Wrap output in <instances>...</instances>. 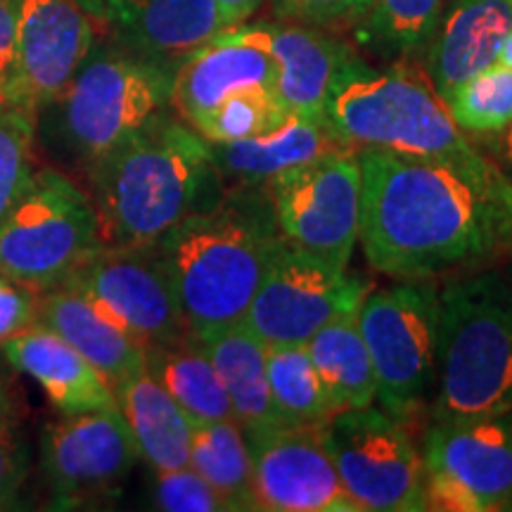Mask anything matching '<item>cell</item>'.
<instances>
[{"mask_svg": "<svg viewBox=\"0 0 512 512\" xmlns=\"http://www.w3.org/2000/svg\"><path fill=\"white\" fill-rule=\"evenodd\" d=\"M358 162V242L375 271L422 280L512 252V211L451 169L380 147H358Z\"/></svg>", "mask_w": 512, "mask_h": 512, "instance_id": "6da1fadb", "label": "cell"}, {"mask_svg": "<svg viewBox=\"0 0 512 512\" xmlns=\"http://www.w3.org/2000/svg\"><path fill=\"white\" fill-rule=\"evenodd\" d=\"M280 245L268 190L221 185L214 200L152 247L171 275L190 332L207 339L245 320Z\"/></svg>", "mask_w": 512, "mask_h": 512, "instance_id": "7a4b0ae2", "label": "cell"}, {"mask_svg": "<svg viewBox=\"0 0 512 512\" xmlns=\"http://www.w3.org/2000/svg\"><path fill=\"white\" fill-rule=\"evenodd\" d=\"M325 119L349 147H380L427 159L512 211V183L448 114L432 81L413 62L368 67L361 57L339 74Z\"/></svg>", "mask_w": 512, "mask_h": 512, "instance_id": "3957f363", "label": "cell"}, {"mask_svg": "<svg viewBox=\"0 0 512 512\" xmlns=\"http://www.w3.org/2000/svg\"><path fill=\"white\" fill-rule=\"evenodd\" d=\"M86 171L105 245H155L221 192L209 143L171 112Z\"/></svg>", "mask_w": 512, "mask_h": 512, "instance_id": "277c9868", "label": "cell"}, {"mask_svg": "<svg viewBox=\"0 0 512 512\" xmlns=\"http://www.w3.org/2000/svg\"><path fill=\"white\" fill-rule=\"evenodd\" d=\"M512 411V283L496 273L439 292L434 422Z\"/></svg>", "mask_w": 512, "mask_h": 512, "instance_id": "5b68a950", "label": "cell"}, {"mask_svg": "<svg viewBox=\"0 0 512 512\" xmlns=\"http://www.w3.org/2000/svg\"><path fill=\"white\" fill-rule=\"evenodd\" d=\"M174 69L117 46L91 48L53 105L38 112L46 138L86 166L162 117L171 107Z\"/></svg>", "mask_w": 512, "mask_h": 512, "instance_id": "8992f818", "label": "cell"}, {"mask_svg": "<svg viewBox=\"0 0 512 512\" xmlns=\"http://www.w3.org/2000/svg\"><path fill=\"white\" fill-rule=\"evenodd\" d=\"M102 245L91 197L55 169H36L0 221V275L43 294Z\"/></svg>", "mask_w": 512, "mask_h": 512, "instance_id": "52a82bcc", "label": "cell"}, {"mask_svg": "<svg viewBox=\"0 0 512 512\" xmlns=\"http://www.w3.org/2000/svg\"><path fill=\"white\" fill-rule=\"evenodd\" d=\"M358 325L373 358L375 401L394 418H411L437 377L439 290L406 280L366 294Z\"/></svg>", "mask_w": 512, "mask_h": 512, "instance_id": "ba28073f", "label": "cell"}, {"mask_svg": "<svg viewBox=\"0 0 512 512\" xmlns=\"http://www.w3.org/2000/svg\"><path fill=\"white\" fill-rule=\"evenodd\" d=\"M318 430L358 510H430L425 463L399 418L373 406L344 408L320 422Z\"/></svg>", "mask_w": 512, "mask_h": 512, "instance_id": "9c48e42d", "label": "cell"}, {"mask_svg": "<svg viewBox=\"0 0 512 512\" xmlns=\"http://www.w3.org/2000/svg\"><path fill=\"white\" fill-rule=\"evenodd\" d=\"M278 230L287 245L337 268H347L361 233L358 147L294 166L268 188Z\"/></svg>", "mask_w": 512, "mask_h": 512, "instance_id": "30bf717a", "label": "cell"}, {"mask_svg": "<svg viewBox=\"0 0 512 512\" xmlns=\"http://www.w3.org/2000/svg\"><path fill=\"white\" fill-rule=\"evenodd\" d=\"M64 285L91 299L145 349L192 335L171 275L152 245L102 242Z\"/></svg>", "mask_w": 512, "mask_h": 512, "instance_id": "8fae6325", "label": "cell"}, {"mask_svg": "<svg viewBox=\"0 0 512 512\" xmlns=\"http://www.w3.org/2000/svg\"><path fill=\"white\" fill-rule=\"evenodd\" d=\"M430 510L489 512L512 505V411L434 422L425 441Z\"/></svg>", "mask_w": 512, "mask_h": 512, "instance_id": "7c38bea8", "label": "cell"}, {"mask_svg": "<svg viewBox=\"0 0 512 512\" xmlns=\"http://www.w3.org/2000/svg\"><path fill=\"white\" fill-rule=\"evenodd\" d=\"M368 283L283 240L245 323L264 344H306L339 313L358 309Z\"/></svg>", "mask_w": 512, "mask_h": 512, "instance_id": "4fadbf2b", "label": "cell"}, {"mask_svg": "<svg viewBox=\"0 0 512 512\" xmlns=\"http://www.w3.org/2000/svg\"><path fill=\"white\" fill-rule=\"evenodd\" d=\"M138 460L119 408L64 415L43 434L41 470L57 510L112 496Z\"/></svg>", "mask_w": 512, "mask_h": 512, "instance_id": "5bb4252c", "label": "cell"}, {"mask_svg": "<svg viewBox=\"0 0 512 512\" xmlns=\"http://www.w3.org/2000/svg\"><path fill=\"white\" fill-rule=\"evenodd\" d=\"M245 437L256 510L361 512L339 482L318 425H278Z\"/></svg>", "mask_w": 512, "mask_h": 512, "instance_id": "9a60e30c", "label": "cell"}, {"mask_svg": "<svg viewBox=\"0 0 512 512\" xmlns=\"http://www.w3.org/2000/svg\"><path fill=\"white\" fill-rule=\"evenodd\" d=\"M17 69L5 100L38 117L67 91L91 53L93 19L76 0H15Z\"/></svg>", "mask_w": 512, "mask_h": 512, "instance_id": "2e32d148", "label": "cell"}, {"mask_svg": "<svg viewBox=\"0 0 512 512\" xmlns=\"http://www.w3.org/2000/svg\"><path fill=\"white\" fill-rule=\"evenodd\" d=\"M278 64V95L285 107L299 117L328 124L325 110L339 74L356 60L354 48L325 29L297 22L242 24Z\"/></svg>", "mask_w": 512, "mask_h": 512, "instance_id": "e0dca14e", "label": "cell"}, {"mask_svg": "<svg viewBox=\"0 0 512 512\" xmlns=\"http://www.w3.org/2000/svg\"><path fill=\"white\" fill-rule=\"evenodd\" d=\"M275 86L278 64L273 55L240 24L223 29L178 64L171 86V107L185 124L192 126L230 95L247 88Z\"/></svg>", "mask_w": 512, "mask_h": 512, "instance_id": "ac0fdd59", "label": "cell"}, {"mask_svg": "<svg viewBox=\"0 0 512 512\" xmlns=\"http://www.w3.org/2000/svg\"><path fill=\"white\" fill-rule=\"evenodd\" d=\"M105 27L121 48L176 69L226 24L219 0H112Z\"/></svg>", "mask_w": 512, "mask_h": 512, "instance_id": "d6986e66", "label": "cell"}, {"mask_svg": "<svg viewBox=\"0 0 512 512\" xmlns=\"http://www.w3.org/2000/svg\"><path fill=\"white\" fill-rule=\"evenodd\" d=\"M512 29V0H451L425 50V74L441 98L496 64Z\"/></svg>", "mask_w": 512, "mask_h": 512, "instance_id": "ffe728a7", "label": "cell"}, {"mask_svg": "<svg viewBox=\"0 0 512 512\" xmlns=\"http://www.w3.org/2000/svg\"><path fill=\"white\" fill-rule=\"evenodd\" d=\"M342 147L349 145H344L325 121L290 114L283 126L261 136L209 143V155L223 188L268 190L285 171Z\"/></svg>", "mask_w": 512, "mask_h": 512, "instance_id": "44dd1931", "label": "cell"}, {"mask_svg": "<svg viewBox=\"0 0 512 512\" xmlns=\"http://www.w3.org/2000/svg\"><path fill=\"white\" fill-rule=\"evenodd\" d=\"M0 347L10 366L41 384L62 415L119 408L112 384L57 332L36 323Z\"/></svg>", "mask_w": 512, "mask_h": 512, "instance_id": "7402d4cb", "label": "cell"}, {"mask_svg": "<svg viewBox=\"0 0 512 512\" xmlns=\"http://www.w3.org/2000/svg\"><path fill=\"white\" fill-rule=\"evenodd\" d=\"M38 325L53 330L112 387L147 368V349L105 316L91 299L60 285L38 297Z\"/></svg>", "mask_w": 512, "mask_h": 512, "instance_id": "603a6c76", "label": "cell"}, {"mask_svg": "<svg viewBox=\"0 0 512 512\" xmlns=\"http://www.w3.org/2000/svg\"><path fill=\"white\" fill-rule=\"evenodd\" d=\"M119 411L138 446V456L155 472L190 465L192 420L147 370L114 387Z\"/></svg>", "mask_w": 512, "mask_h": 512, "instance_id": "cb8c5ba5", "label": "cell"}, {"mask_svg": "<svg viewBox=\"0 0 512 512\" xmlns=\"http://www.w3.org/2000/svg\"><path fill=\"white\" fill-rule=\"evenodd\" d=\"M233 406L242 432H264L285 425L275 408L266 377V344L245 320L200 339Z\"/></svg>", "mask_w": 512, "mask_h": 512, "instance_id": "d4e9b609", "label": "cell"}, {"mask_svg": "<svg viewBox=\"0 0 512 512\" xmlns=\"http://www.w3.org/2000/svg\"><path fill=\"white\" fill-rule=\"evenodd\" d=\"M145 370L183 408L192 425L235 420L226 387L197 337L150 347Z\"/></svg>", "mask_w": 512, "mask_h": 512, "instance_id": "484cf974", "label": "cell"}, {"mask_svg": "<svg viewBox=\"0 0 512 512\" xmlns=\"http://www.w3.org/2000/svg\"><path fill=\"white\" fill-rule=\"evenodd\" d=\"M311 361L337 411L375 403V368L358 325V309L339 313L309 342Z\"/></svg>", "mask_w": 512, "mask_h": 512, "instance_id": "4316f807", "label": "cell"}, {"mask_svg": "<svg viewBox=\"0 0 512 512\" xmlns=\"http://www.w3.org/2000/svg\"><path fill=\"white\" fill-rule=\"evenodd\" d=\"M190 467L226 501L228 510H256L252 453L238 420L195 425Z\"/></svg>", "mask_w": 512, "mask_h": 512, "instance_id": "83f0119b", "label": "cell"}, {"mask_svg": "<svg viewBox=\"0 0 512 512\" xmlns=\"http://www.w3.org/2000/svg\"><path fill=\"white\" fill-rule=\"evenodd\" d=\"M444 0H373L354 31L382 60L413 62L430 46Z\"/></svg>", "mask_w": 512, "mask_h": 512, "instance_id": "f1b7e54d", "label": "cell"}, {"mask_svg": "<svg viewBox=\"0 0 512 512\" xmlns=\"http://www.w3.org/2000/svg\"><path fill=\"white\" fill-rule=\"evenodd\" d=\"M266 377L285 425H320L335 413L306 344H266Z\"/></svg>", "mask_w": 512, "mask_h": 512, "instance_id": "f546056e", "label": "cell"}, {"mask_svg": "<svg viewBox=\"0 0 512 512\" xmlns=\"http://www.w3.org/2000/svg\"><path fill=\"white\" fill-rule=\"evenodd\" d=\"M441 100L463 133L496 136L512 124V69L491 64Z\"/></svg>", "mask_w": 512, "mask_h": 512, "instance_id": "4dcf8cb0", "label": "cell"}, {"mask_svg": "<svg viewBox=\"0 0 512 512\" xmlns=\"http://www.w3.org/2000/svg\"><path fill=\"white\" fill-rule=\"evenodd\" d=\"M290 114L275 88H247L216 105L192 128L207 143H233L283 126Z\"/></svg>", "mask_w": 512, "mask_h": 512, "instance_id": "1f68e13d", "label": "cell"}, {"mask_svg": "<svg viewBox=\"0 0 512 512\" xmlns=\"http://www.w3.org/2000/svg\"><path fill=\"white\" fill-rule=\"evenodd\" d=\"M36 114L0 100V221L34 176Z\"/></svg>", "mask_w": 512, "mask_h": 512, "instance_id": "d6a6232c", "label": "cell"}, {"mask_svg": "<svg viewBox=\"0 0 512 512\" xmlns=\"http://www.w3.org/2000/svg\"><path fill=\"white\" fill-rule=\"evenodd\" d=\"M155 501L166 512H221L228 510L223 498L197 475L192 467L157 472Z\"/></svg>", "mask_w": 512, "mask_h": 512, "instance_id": "836d02e7", "label": "cell"}, {"mask_svg": "<svg viewBox=\"0 0 512 512\" xmlns=\"http://www.w3.org/2000/svg\"><path fill=\"white\" fill-rule=\"evenodd\" d=\"M370 5L373 0H273V12L283 22L309 24L318 29H354L366 17Z\"/></svg>", "mask_w": 512, "mask_h": 512, "instance_id": "e575fe53", "label": "cell"}, {"mask_svg": "<svg viewBox=\"0 0 512 512\" xmlns=\"http://www.w3.org/2000/svg\"><path fill=\"white\" fill-rule=\"evenodd\" d=\"M27 475L29 456L17 437L15 425L0 427V510L15 508Z\"/></svg>", "mask_w": 512, "mask_h": 512, "instance_id": "d590c367", "label": "cell"}, {"mask_svg": "<svg viewBox=\"0 0 512 512\" xmlns=\"http://www.w3.org/2000/svg\"><path fill=\"white\" fill-rule=\"evenodd\" d=\"M38 318V294L0 275V344L29 330Z\"/></svg>", "mask_w": 512, "mask_h": 512, "instance_id": "8d00e7d4", "label": "cell"}, {"mask_svg": "<svg viewBox=\"0 0 512 512\" xmlns=\"http://www.w3.org/2000/svg\"><path fill=\"white\" fill-rule=\"evenodd\" d=\"M17 69V3L0 0V100H5Z\"/></svg>", "mask_w": 512, "mask_h": 512, "instance_id": "74e56055", "label": "cell"}, {"mask_svg": "<svg viewBox=\"0 0 512 512\" xmlns=\"http://www.w3.org/2000/svg\"><path fill=\"white\" fill-rule=\"evenodd\" d=\"M261 5H264V0H219L223 24H226V29L240 27Z\"/></svg>", "mask_w": 512, "mask_h": 512, "instance_id": "f35d334b", "label": "cell"}, {"mask_svg": "<svg viewBox=\"0 0 512 512\" xmlns=\"http://www.w3.org/2000/svg\"><path fill=\"white\" fill-rule=\"evenodd\" d=\"M484 143L489 150H494L496 164L501 166V171L512 183V124L503 128L501 133H496V136H486Z\"/></svg>", "mask_w": 512, "mask_h": 512, "instance_id": "ab89813d", "label": "cell"}, {"mask_svg": "<svg viewBox=\"0 0 512 512\" xmlns=\"http://www.w3.org/2000/svg\"><path fill=\"white\" fill-rule=\"evenodd\" d=\"M15 415H17L15 399H12L10 384L5 380L3 370H0V427L15 425Z\"/></svg>", "mask_w": 512, "mask_h": 512, "instance_id": "60d3db41", "label": "cell"}, {"mask_svg": "<svg viewBox=\"0 0 512 512\" xmlns=\"http://www.w3.org/2000/svg\"><path fill=\"white\" fill-rule=\"evenodd\" d=\"M81 5V10L86 12L93 22L107 24V17H110V8H112V0H76Z\"/></svg>", "mask_w": 512, "mask_h": 512, "instance_id": "b9f144b4", "label": "cell"}, {"mask_svg": "<svg viewBox=\"0 0 512 512\" xmlns=\"http://www.w3.org/2000/svg\"><path fill=\"white\" fill-rule=\"evenodd\" d=\"M496 62L503 64V67L512 69V29H510V34L505 36V41H503V46H501V53H498V60Z\"/></svg>", "mask_w": 512, "mask_h": 512, "instance_id": "7bdbcfd3", "label": "cell"}]
</instances>
